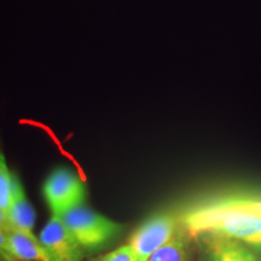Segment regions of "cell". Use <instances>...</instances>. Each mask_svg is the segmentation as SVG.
Returning a JSON list of instances; mask_svg holds the SVG:
<instances>
[{
    "instance_id": "14",
    "label": "cell",
    "mask_w": 261,
    "mask_h": 261,
    "mask_svg": "<svg viewBox=\"0 0 261 261\" xmlns=\"http://www.w3.org/2000/svg\"><path fill=\"white\" fill-rule=\"evenodd\" d=\"M0 261H5V260H4V259H3V257H2V256H0Z\"/></svg>"
},
{
    "instance_id": "12",
    "label": "cell",
    "mask_w": 261,
    "mask_h": 261,
    "mask_svg": "<svg viewBox=\"0 0 261 261\" xmlns=\"http://www.w3.org/2000/svg\"><path fill=\"white\" fill-rule=\"evenodd\" d=\"M0 256L5 261H17L15 259V256L12 255L11 249H10L8 233L2 227H0Z\"/></svg>"
},
{
    "instance_id": "3",
    "label": "cell",
    "mask_w": 261,
    "mask_h": 261,
    "mask_svg": "<svg viewBox=\"0 0 261 261\" xmlns=\"http://www.w3.org/2000/svg\"><path fill=\"white\" fill-rule=\"evenodd\" d=\"M42 195L52 215H63L84 205L86 187L76 173L67 167L54 169L42 185Z\"/></svg>"
},
{
    "instance_id": "7",
    "label": "cell",
    "mask_w": 261,
    "mask_h": 261,
    "mask_svg": "<svg viewBox=\"0 0 261 261\" xmlns=\"http://www.w3.org/2000/svg\"><path fill=\"white\" fill-rule=\"evenodd\" d=\"M6 233L10 249L17 261H52L33 231L11 227Z\"/></svg>"
},
{
    "instance_id": "13",
    "label": "cell",
    "mask_w": 261,
    "mask_h": 261,
    "mask_svg": "<svg viewBox=\"0 0 261 261\" xmlns=\"http://www.w3.org/2000/svg\"><path fill=\"white\" fill-rule=\"evenodd\" d=\"M0 227L4 228L5 231H9L10 228H11V224H10L9 221V218H8V214H6V212H4L0 208Z\"/></svg>"
},
{
    "instance_id": "5",
    "label": "cell",
    "mask_w": 261,
    "mask_h": 261,
    "mask_svg": "<svg viewBox=\"0 0 261 261\" xmlns=\"http://www.w3.org/2000/svg\"><path fill=\"white\" fill-rule=\"evenodd\" d=\"M39 241L52 261H83L84 249L58 215H52Z\"/></svg>"
},
{
    "instance_id": "6",
    "label": "cell",
    "mask_w": 261,
    "mask_h": 261,
    "mask_svg": "<svg viewBox=\"0 0 261 261\" xmlns=\"http://www.w3.org/2000/svg\"><path fill=\"white\" fill-rule=\"evenodd\" d=\"M203 241L207 261H261L255 250L240 241L225 237L204 236Z\"/></svg>"
},
{
    "instance_id": "4",
    "label": "cell",
    "mask_w": 261,
    "mask_h": 261,
    "mask_svg": "<svg viewBox=\"0 0 261 261\" xmlns=\"http://www.w3.org/2000/svg\"><path fill=\"white\" fill-rule=\"evenodd\" d=\"M179 218L167 212L154 214L135 231L129 246L138 261H149L152 254L165 246L180 230Z\"/></svg>"
},
{
    "instance_id": "2",
    "label": "cell",
    "mask_w": 261,
    "mask_h": 261,
    "mask_svg": "<svg viewBox=\"0 0 261 261\" xmlns=\"http://www.w3.org/2000/svg\"><path fill=\"white\" fill-rule=\"evenodd\" d=\"M61 219L84 252H97L106 248L123 230V225L85 205L61 215Z\"/></svg>"
},
{
    "instance_id": "9",
    "label": "cell",
    "mask_w": 261,
    "mask_h": 261,
    "mask_svg": "<svg viewBox=\"0 0 261 261\" xmlns=\"http://www.w3.org/2000/svg\"><path fill=\"white\" fill-rule=\"evenodd\" d=\"M149 261H191L188 238L182 230L152 254Z\"/></svg>"
},
{
    "instance_id": "11",
    "label": "cell",
    "mask_w": 261,
    "mask_h": 261,
    "mask_svg": "<svg viewBox=\"0 0 261 261\" xmlns=\"http://www.w3.org/2000/svg\"><path fill=\"white\" fill-rule=\"evenodd\" d=\"M96 261H138V259L129 244H126V246L117 248L113 252L100 256Z\"/></svg>"
},
{
    "instance_id": "8",
    "label": "cell",
    "mask_w": 261,
    "mask_h": 261,
    "mask_svg": "<svg viewBox=\"0 0 261 261\" xmlns=\"http://www.w3.org/2000/svg\"><path fill=\"white\" fill-rule=\"evenodd\" d=\"M8 218L12 227L24 231H33L35 223V212L27 198L21 180L16 174H14L12 200L8 211Z\"/></svg>"
},
{
    "instance_id": "1",
    "label": "cell",
    "mask_w": 261,
    "mask_h": 261,
    "mask_svg": "<svg viewBox=\"0 0 261 261\" xmlns=\"http://www.w3.org/2000/svg\"><path fill=\"white\" fill-rule=\"evenodd\" d=\"M179 221L196 238L225 237L261 253V192L226 191L194 202Z\"/></svg>"
},
{
    "instance_id": "10",
    "label": "cell",
    "mask_w": 261,
    "mask_h": 261,
    "mask_svg": "<svg viewBox=\"0 0 261 261\" xmlns=\"http://www.w3.org/2000/svg\"><path fill=\"white\" fill-rule=\"evenodd\" d=\"M12 184H14V173L10 172L5 156L0 151V208L6 212V214L11 205Z\"/></svg>"
}]
</instances>
